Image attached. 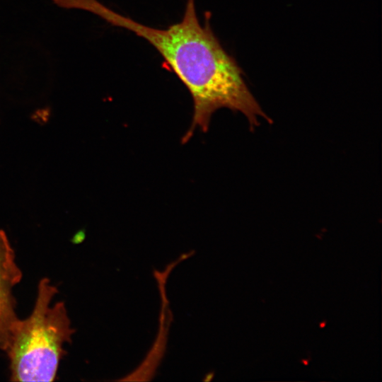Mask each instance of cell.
Returning a JSON list of instances; mask_svg holds the SVG:
<instances>
[{"instance_id":"obj_1","label":"cell","mask_w":382,"mask_h":382,"mask_svg":"<svg viewBox=\"0 0 382 382\" xmlns=\"http://www.w3.org/2000/svg\"><path fill=\"white\" fill-rule=\"evenodd\" d=\"M66 4L69 8L89 11L134 33L158 52L192 98V123L183 142L197 129L207 132L212 115L221 108L242 112L250 126L266 117L248 90L241 68L214 35L209 14L204 15L203 25L199 23L195 0H187L182 20L165 29L140 23L98 0H66Z\"/></svg>"},{"instance_id":"obj_2","label":"cell","mask_w":382,"mask_h":382,"mask_svg":"<svg viewBox=\"0 0 382 382\" xmlns=\"http://www.w3.org/2000/svg\"><path fill=\"white\" fill-rule=\"evenodd\" d=\"M57 293L49 279H42L32 313L14 325L6 350L11 381L54 380L59 361L65 354L63 345L71 341L74 332L64 303L57 302L50 306Z\"/></svg>"},{"instance_id":"obj_3","label":"cell","mask_w":382,"mask_h":382,"mask_svg":"<svg viewBox=\"0 0 382 382\" xmlns=\"http://www.w3.org/2000/svg\"><path fill=\"white\" fill-rule=\"evenodd\" d=\"M21 277L14 251L5 232L0 230V349L6 352L13 328L18 320L15 313L16 302L12 289Z\"/></svg>"}]
</instances>
